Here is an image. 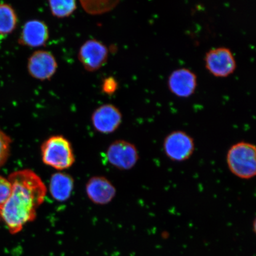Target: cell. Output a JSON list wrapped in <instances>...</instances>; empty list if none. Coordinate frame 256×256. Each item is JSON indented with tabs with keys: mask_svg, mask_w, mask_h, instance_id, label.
<instances>
[{
	"mask_svg": "<svg viewBox=\"0 0 256 256\" xmlns=\"http://www.w3.org/2000/svg\"><path fill=\"white\" fill-rule=\"evenodd\" d=\"M8 178L12 190L8 200L0 206V220L10 232L16 234L36 219L47 188L40 176L30 169L12 172Z\"/></svg>",
	"mask_w": 256,
	"mask_h": 256,
	"instance_id": "obj_1",
	"label": "cell"
},
{
	"mask_svg": "<svg viewBox=\"0 0 256 256\" xmlns=\"http://www.w3.org/2000/svg\"><path fill=\"white\" fill-rule=\"evenodd\" d=\"M40 154L44 164L57 170H65L75 162L72 144L62 136L48 138L42 144Z\"/></svg>",
	"mask_w": 256,
	"mask_h": 256,
	"instance_id": "obj_2",
	"label": "cell"
},
{
	"mask_svg": "<svg viewBox=\"0 0 256 256\" xmlns=\"http://www.w3.org/2000/svg\"><path fill=\"white\" fill-rule=\"evenodd\" d=\"M227 166L236 177L249 180L256 174V146L247 142L234 144L226 154Z\"/></svg>",
	"mask_w": 256,
	"mask_h": 256,
	"instance_id": "obj_3",
	"label": "cell"
},
{
	"mask_svg": "<svg viewBox=\"0 0 256 256\" xmlns=\"http://www.w3.org/2000/svg\"><path fill=\"white\" fill-rule=\"evenodd\" d=\"M195 145L193 138L182 130L168 134L163 142L165 155L172 162H183L193 155Z\"/></svg>",
	"mask_w": 256,
	"mask_h": 256,
	"instance_id": "obj_4",
	"label": "cell"
},
{
	"mask_svg": "<svg viewBox=\"0 0 256 256\" xmlns=\"http://www.w3.org/2000/svg\"><path fill=\"white\" fill-rule=\"evenodd\" d=\"M106 158L108 163L115 168L120 170H130L137 164L140 156L134 144L120 140L108 146Z\"/></svg>",
	"mask_w": 256,
	"mask_h": 256,
	"instance_id": "obj_5",
	"label": "cell"
},
{
	"mask_svg": "<svg viewBox=\"0 0 256 256\" xmlns=\"http://www.w3.org/2000/svg\"><path fill=\"white\" fill-rule=\"evenodd\" d=\"M108 50L102 42L92 39L82 44L78 53V58L83 68L88 72L100 70L107 62Z\"/></svg>",
	"mask_w": 256,
	"mask_h": 256,
	"instance_id": "obj_6",
	"label": "cell"
},
{
	"mask_svg": "<svg viewBox=\"0 0 256 256\" xmlns=\"http://www.w3.org/2000/svg\"><path fill=\"white\" fill-rule=\"evenodd\" d=\"M206 68L216 78H226L232 74L236 68L234 56L228 48L220 47L213 48L206 53Z\"/></svg>",
	"mask_w": 256,
	"mask_h": 256,
	"instance_id": "obj_7",
	"label": "cell"
},
{
	"mask_svg": "<svg viewBox=\"0 0 256 256\" xmlns=\"http://www.w3.org/2000/svg\"><path fill=\"white\" fill-rule=\"evenodd\" d=\"M27 68L32 78L44 82L55 75L58 63L56 57L50 51L38 50L28 58Z\"/></svg>",
	"mask_w": 256,
	"mask_h": 256,
	"instance_id": "obj_8",
	"label": "cell"
},
{
	"mask_svg": "<svg viewBox=\"0 0 256 256\" xmlns=\"http://www.w3.org/2000/svg\"><path fill=\"white\" fill-rule=\"evenodd\" d=\"M91 121L95 130L103 134L114 133L122 122V114L116 106L105 104L94 112Z\"/></svg>",
	"mask_w": 256,
	"mask_h": 256,
	"instance_id": "obj_9",
	"label": "cell"
},
{
	"mask_svg": "<svg viewBox=\"0 0 256 256\" xmlns=\"http://www.w3.org/2000/svg\"><path fill=\"white\" fill-rule=\"evenodd\" d=\"M50 38V30L44 22L32 19L26 22L18 37V43L28 48H40L46 46Z\"/></svg>",
	"mask_w": 256,
	"mask_h": 256,
	"instance_id": "obj_10",
	"label": "cell"
},
{
	"mask_svg": "<svg viewBox=\"0 0 256 256\" xmlns=\"http://www.w3.org/2000/svg\"><path fill=\"white\" fill-rule=\"evenodd\" d=\"M168 86L172 94L178 97L188 98L196 90L197 76L190 69L178 68L170 75Z\"/></svg>",
	"mask_w": 256,
	"mask_h": 256,
	"instance_id": "obj_11",
	"label": "cell"
},
{
	"mask_svg": "<svg viewBox=\"0 0 256 256\" xmlns=\"http://www.w3.org/2000/svg\"><path fill=\"white\" fill-rule=\"evenodd\" d=\"M87 196L95 204H108L116 196V190L111 182L104 176H94L88 182L86 186Z\"/></svg>",
	"mask_w": 256,
	"mask_h": 256,
	"instance_id": "obj_12",
	"label": "cell"
},
{
	"mask_svg": "<svg viewBox=\"0 0 256 256\" xmlns=\"http://www.w3.org/2000/svg\"><path fill=\"white\" fill-rule=\"evenodd\" d=\"M74 181L71 176L58 172L51 176L49 190L54 200L59 202L68 200L72 194Z\"/></svg>",
	"mask_w": 256,
	"mask_h": 256,
	"instance_id": "obj_13",
	"label": "cell"
},
{
	"mask_svg": "<svg viewBox=\"0 0 256 256\" xmlns=\"http://www.w3.org/2000/svg\"><path fill=\"white\" fill-rule=\"evenodd\" d=\"M18 24V17L12 6L0 2V36H6L14 32Z\"/></svg>",
	"mask_w": 256,
	"mask_h": 256,
	"instance_id": "obj_14",
	"label": "cell"
},
{
	"mask_svg": "<svg viewBox=\"0 0 256 256\" xmlns=\"http://www.w3.org/2000/svg\"><path fill=\"white\" fill-rule=\"evenodd\" d=\"M48 4L51 14L58 18L69 17L78 8L74 0H51L48 2Z\"/></svg>",
	"mask_w": 256,
	"mask_h": 256,
	"instance_id": "obj_15",
	"label": "cell"
},
{
	"mask_svg": "<svg viewBox=\"0 0 256 256\" xmlns=\"http://www.w3.org/2000/svg\"><path fill=\"white\" fill-rule=\"evenodd\" d=\"M81 3L83 9L88 14L97 15L105 14L114 9L118 4V2L114 1H82Z\"/></svg>",
	"mask_w": 256,
	"mask_h": 256,
	"instance_id": "obj_16",
	"label": "cell"
},
{
	"mask_svg": "<svg viewBox=\"0 0 256 256\" xmlns=\"http://www.w3.org/2000/svg\"><path fill=\"white\" fill-rule=\"evenodd\" d=\"M12 143L11 138L0 129V168L8 161L10 155Z\"/></svg>",
	"mask_w": 256,
	"mask_h": 256,
	"instance_id": "obj_17",
	"label": "cell"
},
{
	"mask_svg": "<svg viewBox=\"0 0 256 256\" xmlns=\"http://www.w3.org/2000/svg\"><path fill=\"white\" fill-rule=\"evenodd\" d=\"M12 190V184L8 178L0 176V206L8 200Z\"/></svg>",
	"mask_w": 256,
	"mask_h": 256,
	"instance_id": "obj_18",
	"label": "cell"
},
{
	"mask_svg": "<svg viewBox=\"0 0 256 256\" xmlns=\"http://www.w3.org/2000/svg\"><path fill=\"white\" fill-rule=\"evenodd\" d=\"M118 88V83L116 80L112 76L106 78L102 85V90L104 94L112 95L116 92Z\"/></svg>",
	"mask_w": 256,
	"mask_h": 256,
	"instance_id": "obj_19",
	"label": "cell"
}]
</instances>
